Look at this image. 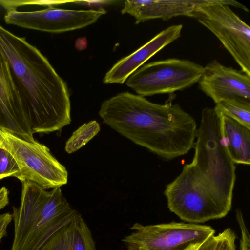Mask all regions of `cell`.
<instances>
[{"label":"cell","instance_id":"6da1fadb","mask_svg":"<svg viewBox=\"0 0 250 250\" xmlns=\"http://www.w3.org/2000/svg\"><path fill=\"white\" fill-rule=\"evenodd\" d=\"M221 119L214 108L202 110L193 159L165 188L167 208L187 223L221 219L232 208L236 167L225 146Z\"/></svg>","mask_w":250,"mask_h":250},{"label":"cell","instance_id":"7a4b0ae2","mask_svg":"<svg viewBox=\"0 0 250 250\" xmlns=\"http://www.w3.org/2000/svg\"><path fill=\"white\" fill-rule=\"evenodd\" d=\"M99 115L120 135L165 160L187 154L195 145L196 121L177 103H154L124 92L103 102Z\"/></svg>","mask_w":250,"mask_h":250},{"label":"cell","instance_id":"3957f363","mask_svg":"<svg viewBox=\"0 0 250 250\" xmlns=\"http://www.w3.org/2000/svg\"><path fill=\"white\" fill-rule=\"evenodd\" d=\"M0 52L16 78L33 133L55 132L70 124L67 85L40 51L0 25Z\"/></svg>","mask_w":250,"mask_h":250},{"label":"cell","instance_id":"277c9868","mask_svg":"<svg viewBox=\"0 0 250 250\" xmlns=\"http://www.w3.org/2000/svg\"><path fill=\"white\" fill-rule=\"evenodd\" d=\"M0 133L1 148L12 155L19 167L14 177L21 182H33L45 189L61 188L67 183L65 167L51 154L46 146L36 140L29 142L22 139L6 131L0 130Z\"/></svg>","mask_w":250,"mask_h":250},{"label":"cell","instance_id":"5b68a950","mask_svg":"<svg viewBox=\"0 0 250 250\" xmlns=\"http://www.w3.org/2000/svg\"><path fill=\"white\" fill-rule=\"evenodd\" d=\"M130 229L134 231L122 240L127 250H197L215 233L209 226L176 222L149 225L135 223Z\"/></svg>","mask_w":250,"mask_h":250},{"label":"cell","instance_id":"8992f818","mask_svg":"<svg viewBox=\"0 0 250 250\" xmlns=\"http://www.w3.org/2000/svg\"><path fill=\"white\" fill-rule=\"evenodd\" d=\"M203 70V66L189 60L167 59L143 65L126 84L143 97L170 94L198 83Z\"/></svg>","mask_w":250,"mask_h":250},{"label":"cell","instance_id":"52a82bcc","mask_svg":"<svg viewBox=\"0 0 250 250\" xmlns=\"http://www.w3.org/2000/svg\"><path fill=\"white\" fill-rule=\"evenodd\" d=\"M192 18L210 31L232 56L241 71L250 76V27L230 6L215 4L202 7Z\"/></svg>","mask_w":250,"mask_h":250},{"label":"cell","instance_id":"ba28073f","mask_svg":"<svg viewBox=\"0 0 250 250\" xmlns=\"http://www.w3.org/2000/svg\"><path fill=\"white\" fill-rule=\"evenodd\" d=\"M106 13L99 10H67L49 7L46 9L21 12L16 9L6 11L7 24L32 30L59 33L85 27L95 23Z\"/></svg>","mask_w":250,"mask_h":250},{"label":"cell","instance_id":"9c48e42d","mask_svg":"<svg viewBox=\"0 0 250 250\" xmlns=\"http://www.w3.org/2000/svg\"><path fill=\"white\" fill-rule=\"evenodd\" d=\"M0 130L29 142L35 141L23 109L16 78L0 52Z\"/></svg>","mask_w":250,"mask_h":250},{"label":"cell","instance_id":"30bf717a","mask_svg":"<svg viewBox=\"0 0 250 250\" xmlns=\"http://www.w3.org/2000/svg\"><path fill=\"white\" fill-rule=\"evenodd\" d=\"M200 89L217 104L227 100L250 102V76L213 60L203 66Z\"/></svg>","mask_w":250,"mask_h":250},{"label":"cell","instance_id":"8fae6325","mask_svg":"<svg viewBox=\"0 0 250 250\" xmlns=\"http://www.w3.org/2000/svg\"><path fill=\"white\" fill-rule=\"evenodd\" d=\"M80 215L63 196L60 187L52 189L19 250H40L53 234Z\"/></svg>","mask_w":250,"mask_h":250},{"label":"cell","instance_id":"7c38bea8","mask_svg":"<svg viewBox=\"0 0 250 250\" xmlns=\"http://www.w3.org/2000/svg\"><path fill=\"white\" fill-rule=\"evenodd\" d=\"M215 4H226L248 11L246 6L235 0H127L121 12L134 17L137 24L155 19L168 20L178 16L192 18L198 8Z\"/></svg>","mask_w":250,"mask_h":250},{"label":"cell","instance_id":"4fadbf2b","mask_svg":"<svg viewBox=\"0 0 250 250\" xmlns=\"http://www.w3.org/2000/svg\"><path fill=\"white\" fill-rule=\"evenodd\" d=\"M182 24L170 26L162 30L131 54L119 60L105 74V84H123L137 69L167 45L180 36Z\"/></svg>","mask_w":250,"mask_h":250},{"label":"cell","instance_id":"5bb4252c","mask_svg":"<svg viewBox=\"0 0 250 250\" xmlns=\"http://www.w3.org/2000/svg\"><path fill=\"white\" fill-rule=\"evenodd\" d=\"M21 204L13 207L14 235L10 250H19L24 239L38 219L48 194V191L29 181L21 182Z\"/></svg>","mask_w":250,"mask_h":250},{"label":"cell","instance_id":"9a60e30c","mask_svg":"<svg viewBox=\"0 0 250 250\" xmlns=\"http://www.w3.org/2000/svg\"><path fill=\"white\" fill-rule=\"evenodd\" d=\"M90 229L80 215L56 231L40 250H96Z\"/></svg>","mask_w":250,"mask_h":250},{"label":"cell","instance_id":"2e32d148","mask_svg":"<svg viewBox=\"0 0 250 250\" xmlns=\"http://www.w3.org/2000/svg\"><path fill=\"white\" fill-rule=\"evenodd\" d=\"M221 115L222 135L231 159L235 164L249 165L250 129L222 113Z\"/></svg>","mask_w":250,"mask_h":250},{"label":"cell","instance_id":"e0dca14e","mask_svg":"<svg viewBox=\"0 0 250 250\" xmlns=\"http://www.w3.org/2000/svg\"><path fill=\"white\" fill-rule=\"evenodd\" d=\"M217 111L250 129V102L240 100H227L215 104Z\"/></svg>","mask_w":250,"mask_h":250},{"label":"cell","instance_id":"ac0fdd59","mask_svg":"<svg viewBox=\"0 0 250 250\" xmlns=\"http://www.w3.org/2000/svg\"><path fill=\"white\" fill-rule=\"evenodd\" d=\"M100 130V125L96 121L83 124L76 130L66 142L65 150L72 153L83 146Z\"/></svg>","mask_w":250,"mask_h":250},{"label":"cell","instance_id":"d6986e66","mask_svg":"<svg viewBox=\"0 0 250 250\" xmlns=\"http://www.w3.org/2000/svg\"><path fill=\"white\" fill-rule=\"evenodd\" d=\"M236 238L235 232L228 228L217 235L210 236L197 250H237Z\"/></svg>","mask_w":250,"mask_h":250},{"label":"cell","instance_id":"ffe728a7","mask_svg":"<svg viewBox=\"0 0 250 250\" xmlns=\"http://www.w3.org/2000/svg\"><path fill=\"white\" fill-rule=\"evenodd\" d=\"M18 172V165L12 155L6 150L0 148V180L14 177Z\"/></svg>","mask_w":250,"mask_h":250},{"label":"cell","instance_id":"44dd1931","mask_svg":"<svg viewBox=\"0 0 250 250\" xmlns=\"http://www.w3.org/2000/svg\"><path fill=\"white\" fill-rule=\"evenodd\" d=\"M236 217L241 232L240 250H250V237L245 224L242 212L239 209L236 211Z\"/></svg>","mask_w":250,"mask_h":250},{"label":"cell","instance_id":"7402d4cb","mask_svg":"<svg viewBox=\"0 0 250 250\" xmlns=\"http://www.w3.org/2000/svg\"><path fill=\"white\" fill-rule=\"evenodd\" d=\"M12 220V214L10 213L0 215V242L6 235L7 227Z\"/></svg>","mask_w":250,"mask_h":250},{"label":"cell","instance_id":"603a6c76","mask_svg":"<svg viewBox=\"0 0 250 250\" xmlns=\"http://www.w3.org/2000/svg\"><path fill=\"white\" fill-rule=\"evenodd\" d=\"M115 1L113 0H96V1H71V2H74L78 5L85 6L87 7H99L100 9L103 8L102 6H106L111 4Z\"/></svg>","mask_w":250,"mask_h":250},{"label":"cell","instance_id":"cb8c5ba5","mask_svg":"<svg viewBox=\"0 0 250 250\" xmlns=\"http://www.w3.org/2000/svg\"><path fill=\"white\" fill-rule=\"evenodd\" d=\"M8 189L3 187L0 189V209L3 208L9 204Z\"/></svg>","mask_w":250,"mask_h":250},{"label":"cell","instance_id":"d4e9b609","mask_svg":"<svg viewBox=\"0 0 250 250\" xmlns=\"http://www.w3.org/2000/svg\"><path fill=\"white\" fill-rule=\"evenodd\" d=\"M1 145H2L1 135L0 130V148H1Z\"/></svg>","mask_w":250,"mask_h":250}]
</instances>
